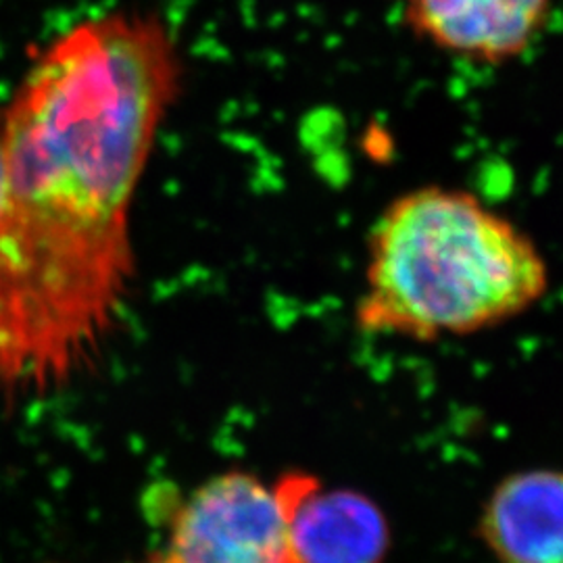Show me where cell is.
I'll use <instances>...</instances> for the list:
<instances>
[{"instance_id":"1","label":"cell","mask_w":563,"mask_h":563,"mask_svg":"<svg viewBox=\"0 0 563 563\" xmlns=\"http://www.w3.org/2000/svg\"><path fill=\"white\" fill-rule=\"evenodd\" d=\"M180 86L167 25L113 13L46 46L0 115L2 393L48 395L99 357L136 269L134 195Z\"/></svg>"},{"instance_id":"2","label":"cell","mask_w":563,"mask_h":563,"mask_svg":"<svg viewBox=\"0 0 563 563\" xmlns=\"http://www.w3.org/2000/svg\"><path fill=\"white\" fill-rule=\"evenodd\" d=\"M549 290V263L522 228L463 188L395 197L367 232L355 322L365 334L432 342L497 328Z\"/></svg>"},{"instance_id":"3","label":"cell","mask_w":563,"mask_h":563,"mask_svg":"<svg viewBox=\"0 0 563 563\" xmlns=\"http://www.w3.org/2000/svg\"><path fill=\"white\" fill-rule=\"evenodd\" d=\"M151 563H299L276 483L230 470L195 488Z\"/></svg>"},{"instance_id":"4","label":"cell","mask_w":563,"mask_h":563,"mask_svg":"<svg viewBox=\"0 0 563 563\" xmlns=\"http://www.w3.org/2000/svg\"><path fill=\"white\" fill-rule=\"evenodd\" d=\"M276 483L299 563H386L393 528L383 505L353 486L292 470Z\"/></svg>"},{"instance_id":"5","label":"cell","mask_w":563,"mask_h":563,"mask_svg":"<svg viewBox=\"0 0 563 563\" xmlns=\"http://www.w3.org/2000/svg\"><path fill=\"white\" fill-rule=\"evenodd\" d=\"M555 0H399L409 34L453 59L507 65L541 41Z\"/></svg>"},{"instance_id":"6","label":"cell","mask_w":563,"mask_h":563,"mask_svg":"<svg viewBox=\"0 0 563 563\" xmlns=\"http://www.w3.org/2000/svg\"><path fill=\"white\" fill-rule=\"evenodd\" d=\"M476 534L497 563H563V467L507 474L484 499Z\"/></svg>"},{"instance_id":"7","label":"cell","mask_w":563,"mask_h":563,"mask_svg":"<svg viewBox=\"0 0 563 563\" xmlns=\"http://www.w3.org/2000/svg\"><path fill=\"white\" fill-rule=\"evenodd\" d=\"M4 188H7V174H4V148H2V118H0V209L4 202Z\"/></svg>"}]
</instances>
